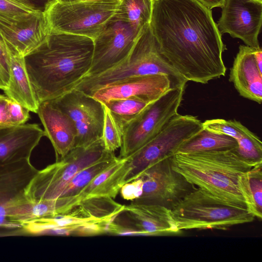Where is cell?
<instances>
[{
    "instance_id": "23",
    "label": "cell",
    "mask_w": 262,
    "mask_h": 262,
    "mask_svg": "<svg viewBox=\"0 0 262 262\" xmlns=\"http://www.w3.org/2000/svg\"><path fill=\"white\" fill-rule=\"evenodd\" d=\"M237 146V142L233 138L203 128L184 141L177 148L175 154L229 149Z\"/></svg>"
},
{
    "instance_id": "11",
    "label": "cell",
    "mask_w": 262,
    "mask_h": 262,
    "mask_svg": "<svg viewBox=\"0 0 262 262\" xmlns=\"http://www.w3.org/2000/svg\"><path fill=\"white\" fill-rule=\"evenodd\" d=\"M143 31L115 14L93 39L92 64L84 77L101 73L124 60Z\"/></svg>"
},
{
    "instance_id": "17",
    "label": "cell",
    "mask_w": 262,
    "mask_h": 262,
    "mask_svg": "<svg viewBox=\"0 0 262 262\" xmlns=\"http://www.w3.org/2000/svg\"><path fill=\"white\" fill-rule=\"evenodd\" d=\"M36 114L54 148L56 161L63 158L76 146L77 131L73 121L52 100L40 103Z\"/></svg>"
},
{
    "instance_id": "33",
    "label": "cell",
    "mask_w": 262,
    "mask_h": 262,
    "mask_svg": "<svg viewBox=\"0 0 262 262\" xmlns=\"http://www.w3.org/2000/svg\"><path fill=\"white\" fill-rule=\"evenodd\" d=\"M34 12H35L12 0H0L1 18L9 21L19 20Z\"/></svg>"
},
{
    "instance_id": "14",
    "label": "cell",
    "mask_w": 262,
    "mask_h": 262,
    "mask_svg": "<svg viewBox=\"0 0 262 262\" xmlns=\"http://www.w3.org/2000/svg\"><path fill=\"white\" fill-rule=\"evenodd\" d=\"M217 26L221 33H228L246 45L260 47L258 39L262 23V2L226 0Z\"/></svg>"
},
{
    "instance_id": "21",
    "label": "cell",
    "mask_w": 262,
    "mask_h": 262,
    "mask_svg": "<svg viewBox=\"0 0 262 262\" xmlns=\"http://www.w3.org/2000/svg\"><path fill=\"white\" fill-rule=\"evenodd\" d=\"M7 45L11 59L10 77L8 88L4 92L9 98L30 112L37 113L39 102L27 72L25 57L19 55Z\"/></svg>"
},
{
    "instance_id": "12",
    "label": "cell",
    "mask_w": 262,
    "mask_h": 262,
    "mask_svg": "<svg viewBox=\"0 0 262 262\" xmlns=\"http://www.w3.org/2000/svg\"><path fill=\"white\" fill-rule=\"evenodd\" d=\"M171 156L154 163L140 174L138 177L143 180L142 193L132 202L158 205L171 209L196 187L173 169Z\"/></svg>"
},
{
    "instance_id": "26",
    "label": "cell",
    "mask_w": 262,
    "mask_h": 262,
    "mask_svg": "<svg viewBox=\"0 0 262 262\" xmlns=\"http://www.w3.org/2000/svg\"><path fill=\"white\" fill-rule=\"evenodd\" d=\"M118 159L114 152H108L97 162L82 169L70 181L59 198H72L77 195L98 174Z\"/></svg>"
},
{
    "instance_id": "13",
    "label": "cell",
    "mask_w": 262,
    "mask_h": 262,
    "mask_svg": "<svg viewBox=\"0 0 262 262\" xmlns=\"http://www.w3.org/2000/svg\"><path fill=\"white\" fill-rule=\"evenodd\" d=\"M52 100L73 121L77 131L75 147L87 146L102 138L104 106L100 101L75 89Z\"/></svg>"
},
{
    "instance_id": "32",
    "label": "cell",
    "mask_w": 262,
    "mask_h": 262,
    "mask_svg": "<svg viewBox=\"0 0 262 262\" xmlns=\"http://www.w3.org/2000/svg\"><path fill=\"white\" fill-rule=\"evenodd\" d=\"M237 142V150L242 156L252 161H262V143L254 133L248 129Z\"/></svg>"
},
{
    "instance_id": "25",
    "label": "cell",
    "mask_w": 262,
    "mask_h": 262,
    "mask_svg": "<svg viewBox=\"0 0 262 262\" xmlns=\"http://www.w3.org/2000/svg\"><path fill=\"white\" fill-rule=\"evenodd\" d=\"M101 221L103 220L87 216L79 207L76 206L64 213L50 215L30 221L23 226L21 230L30 234L45 233L49 230L57 227Z\"/></svg>"
},
{
    "instance_id": "27",
    "label": "cell",
    "mask_w": 262,
    "mask_h": 262,
    "mask_svg": "<svg viewBox=\"0 0 262 262\" xmlns=\"http://www.w3.org/2000/svg\"><path fill=\"white\" fill-rule=\"evenodd\" d=\"M154 0H120L116 14L143 31L149 26Z\"/></svg>"
},
{
    "instance_id": "15",
    "label": "cell",
    "mask_w": 262,
    "mask_h": 262,
    "mask_svg": "<svg viewBox=\"0 0 262 262\" xmlns=\"http://www.w3.org/2000/svg\"><path fill=\"white\" fill-rule=\"evenodd\" d=\"M171 89L167 76L158 74L135 76L94 91L92 97L104 103L112 99L137 98L151 103Z\"/></svg>"
},
{
    "instance_id": "38",
    "label": "cell",
    "mask_w": 262,
    "mask_h": 262,
    "mask_svg": "<svg viewBox=\"0 0 262 262\" xmlns=\"http://www.w3.org/2000/svg\"><path fill=\"white\" fill-rule=\"evenodd\" d=\"M205 6L211 9L215 7L222 8L226 0H198Z\"/></svg>"
},
{
    "instance_id": "30",
    "label": "cell",
    "mask_w": 262,
    "mask_h": 262,
    "mask_svg": "<svg viewBox=\"0 0 262 262\" xmlns=\"http://www.w3.org/2000/svg\"><path fill=\"white\" fill-rule=\"evenodd\" d=\"M104 106V120L101 138L105 150L114 152L122 145L123 132L109 110L105 106Z\"/></svg>"
},
{
    "instance_id": "39",
    "label": "cell",
    "mask_w": 262,
    "mask_h": 262,
    "mask_svg": "<svg viewBox=\"0 0 262 262\" xmlns=\"http://www.w3.org/2000/svg\"><path fill=\"white\" fill-rule=\"evenodd\" d=\"M254 57L259 69L262 71V50L260 47L255 48Z\"/></svg>"
},
{
    "instance_id": "40",
    "label": "cell",
    "mask_w": 262,
    "mask_h": 262,
    "mask_svg": "<svg viewBox=\"0 0 262 262\" xmlns=\"http://www.w3.org/2000/svg\"><path fill=\"white\" fill-rule=\"evenodd\" d=\"M61 1L64 2H81V1H95V0H60Z\"/></svg>"
},
{
    "instance_id": "34",
    "label": "cell",
    "mask_w": 262,
    "mask_h": 262,
    "mask_svg": "<svg viewBox=\"0 0 262 262\" xmlns=\"http://www.w3.org/2000/svg\"><path fill=\"white\" fill-rule=\"evenodd\" d=\"M11 59L6 42L0 36V90L8 88L10 77Z\"/></svg>"
},
{
    "instance_id": "3",
    "label": "cell",
    "mask_w": 262,
    "mask_h": 262,
    "mask_svg": "<svg viewBox=\"0 0 262 262\" xmlns=\"http://www.w3.org/2000/svg\"><path fill=\"white\" fill-rule=\"evenodd\" d=\"M171 160L173 169L191 184L223 201L246 209L238 186V177L262 165V161H252L242 156L237 147L177 153L171 156Z\"/></svg>"
},
{
    "instance_id": "16",
    "label": "cell",
    "mask_w": 262,
    "mask_h": 262,
    "mask_svg": "<svg viewBox=\"0 0 262 262\" xmlns=\"http://www.w3.org/2000/svg\"><path fill=\"white\" fill-rule=\"evenodd\" d=\"M51 29L45 13L34 12L21 20L0 18V36L19 55L25 57L47 38Z\"/></svg>"
},
{
    "instance_id": "36",
    "label": "cell",
    "mask_w": 262,
    "mask_h": 262,
    "mask_svg": "<svg viewBox=\"0 0 262 262\" xmlns=\"http://www.w3.org/2000/svg\"><path fill=\"white\" fill-rule=\"evenodd\" d=\"M10 101L6 95L0 94V128L14 126L11 118Z\"/></svg>"
},
{
    "instance_id": "1",
    "label": "cell",
    "mask_w": 262,
    "mask_h": 262,
    "mask_svg": "<svg viewBox=\"0 0 262 262\" xmlns=\"http://www.w3.org/2000/svg\"><path fill=\"white\" fill-rule=\"evenodd\" d=\"M160 50L187 81L225 76L226 49L211 9L198 0H154L150 23Z\"/></svg>"
},
{
    "instance_id": "24",
    "label": "cell",
    "mask_w": 262,
    "mask_h": 262,
    "mask_svg": "<svg viewBox=\"0 0 262 262\" xmlns=\"http://www.w3.org/2000/svg\"><path fill=\"white\" fill-rule=\"evenodd\" d=\"M238 186L247 211L255 217L262 219V165L238 177Z\"/></svg>"
},
{
    "instance_id": "8",
    "label": "cell",
    "mask_w": 262,
    "mask_h": 262,
    "mask_svg": "<svg viewBox=\"0 0 262 262\" xmlns=\"http://www.w3.org/2000/svg\"><path fill=\"white\" fill-rule=\"evenodd\" d=\"M202 128V122L197 117L176 115L155 137L125 158L127 172L123 184L138 178L154 163L174 155L184 141Z\"/></svg>"
},
{
    "instance_id": "6",
    "label": "cell",
    "mask_w": 262,
    "mask_h": 262,
    "mask_svg": "<svg viewBox=\"0 0 262 262\" xmlns=\"http://www.w3.org/2000/svg\"><path fill=\"white\" fill-rule=\"evenodd\" d=\"M108 152L102 138L87 146L74 147L63 158L38 170L26 189V196L33 203L57 199L79 171Z\"/></svg>"
},
{
    "instance_id": "18",
    "label": "cell",
    "mask_w": 262,
    "mask_h": 262,
    "mask_svg": "<svg viewBox=\"0 0 262 262\" xmlns=\"http://www.w3.org/2000/svg\"><path fill=\"white\" fill-rule=\"evenodd\" d=\"M255 48L240 45L230 69L229 80L239 94L259 104L262 101V71L255 61Z\"/></svg>"
},
{
    "instance_id": "19",
    "label": "cell",
    "mask_w": 262,
    "mask_h": 262,
    "mask_svg": "<svg viewBox=\"0 0 262 262\" xmlns=\"http://www.w3.org/2000/svg\"><path fill=\"white\" fill-rule=\"evenodd\" d=\"M43 136L44 130L36 123L0 128V164L30 159Z\"/></svg>"
},
{
    "instance_id": "20",
    "label": "cell",
    "mask_w": 262,
    "mask_h": 262,
    "mask_svg": "<svg viewBox=\"0 0 262 262\" xmlns=\"http://www.w3.org/2000/svg\"><path fill=\"white\" fill-rule=\"evenodd\" d=\"M124 211L143 235L165 236L181 232L177 227L171 209L165 206L132 202L124 205Z\"/></svg>"
},
{
    "instance_id": "7",
    "label": "cell",
    "mask_w": 262,
    "mask_h": 262,
    "mask_svg": "<svg viewBox=\"0 0 262 262\" xmlns=\"http://www.w3.org/2000/svg\"><path fill=\"white\" fill-rule=\"evenodd\" d=\"M120 0L64 2L56 0L45 14L51 32L94 39L116 12Z\"/></svg>"
},
{
    "instance_id": "10",
    "label": "cell",
    "mask_w": 262,
    "mask_h": 262,
    "mask_svg": "<svg viewBox=\"0 0 262 262\" xmlns=\"http://www.w3.org/2000/svg\"><path fill=\"white\" fill-rule=\"evenodd\" d=\"M185 88L169 89L125 126L119 158H126L139 149L178 114Z\"/></svg>"
},
{
    "instance_id": "9",
    "label": "cell",
    "mask_w": 262,
    "mask_h": 262,
    "mask_svg": "<svg viewBox=\"0 0 262 262\" xmlns=\"http://www.w3.org/2000/svg\"><path fill=\"white\" fill-rule=\"evenodd\" d=\"M38 171L30 159L0 164V228L21 229L33 206L26 189Z\"/></svg>"
},
{
    "instance_id": "2",
    "label": "cell",
    "mask_w": 262,
    "mask_h": 262,
    "mask_svg": "<svg viewBox=\"0 0 262 262\" xmlns=\"http://www.w3.org/2000/svg\"><path fill=\"white\" fill-rule=\"evenodd\" d=\"M93 50V39L89 37L51 32L26 55V69L39 103L65 94L84 78Z\"/></svg>"
},
{
    "instance_id": "31",
    "label": "cell",
    "mask_w": 262,
    "mask_h": 262,
    "mask_svg": "<svg viewBox=\"0 0 262 262\" xmlns=\"http://www.w3.org/2000/svg\"><path fill=\"white\" fill-rule=\"evenodd\" d=\"M203 127L213 133L230 136L236 141L248 129L239 121L223 119L207 120L202 122Z\"/></svg>"
},
{
    "instance_id": "37",
    "label": "cell",
    "mask_w": 262,
    "mask_h": 262,
    "mask_svg": "<svg viewBox=\"0 0 262 262\" xmlns=\"http://www.w3.org/2000/svg\"><path fill=\"white\" fill-rule=\"evenodd\" d=\"M37 12L45 13L56 0H12Z\"/></svg>"
},
{
    "instance_id": "29",
    "label": "cell",
    "mask_w": 262,
    "mask_h": 262,
    "mask_svg": "<svg viewBox=\"0 0 262 262\" xmlns=\"http://www.w3.org/2000/svg\"><path fill=\"white\" fill-rule=\"evenodd\" d=\"M76 206H78L87 216L99 220L118 216L124 208V205L107 196L88 197L81 200Z\"/></svg>"
},
{
    "instance_id": "28",
    "label": "cell",
    "mask_w": 262,
    "mask_h": 262,
    "mask_svg": "<svg viewBox=\"0 0 262 262\" xmlns=\"http://www.w3.org/2000/svg\"><path fill=\"white\" fill-rule=\"evenodd\" d=\"M150 103L137 98L112 99L103 103L110 111L116 122L124 130Z\"/></svg>"
},
{
    "instance_id": "22",
    "label": "cell",
    "mask_w": 262,
    "mask_h": 262,
    "mask_svg": "<svg viewBox=\"0 0 262 262\" xmlns=\"http://www.w3.org/2000/svg\"><path fill=\"white\" fill-rule=\"evenodd\" d=\"M125 161V158H119L115 163L98 174L77 195L69 198L71 210L81 200L88 197L107 196L115 199L124 184L127 172Z\"/></svg>"
},
{
    "instance_id": "4",
    "label": "cell",
    "mask_w": 262,
    "mask_h": 262,
    "mask_svg": "<svg viewBox=\"0 0 262 262\" xmlns=\"http://www.w3.org/2000/svg\"><path fill=\"white\" fill-rule=\"evenodd\" d=\"M158 74L167 76L171 89L185 88L187 81L163 55L149 26L124 60L101 73L84 77L73 89L91 95L97 90L129 78Z\"/></svg>"
},
{
    "instance_id": "5",
    "label": "cell",
    "mask_w": 262,
    "mask_h": 262,
    "mask_svg": "<svg viewBox=\"0 0 262 262\" xmlns=\"http://www.w3.org/2000/svg\"><path fill=\"white\" fill-rule=\"evenodd\" d=\"M179 230H227L240 224L252 222L255 217L246 208L223 201L196 187L172 209Z\"/></svg>"
},
{
    "instance_id": "35",
    "label": "cell",
    "mask_w": 262,
    "mask_h": 262,
    "mask_svg": "<svg viewBox=\"0 0 262 262\" xmlns=\"http://www.w3.org/2000/svg\"><path fill=\"white\" fill-rule=\"evenodd\" d=\"M142 189L143 180L141 177H138L123 185L120 191L124 199L133 201L141 196Z\"/></svg>"
},
{
    "instance_id": "41",
    "label": "cell",
    "mask_w": 262,
    "mask_h": 262,
    "mask_svg": "<svg viewBox=\"0 0 262 262\" xmlns=\"http://www.w3.org/2000/svg\"><path fill=\"white\" fill-rule=\"evenodd\" d=\"M253 1H258V2H262V0H253Z\"/></svg>"
}]
</instances>
